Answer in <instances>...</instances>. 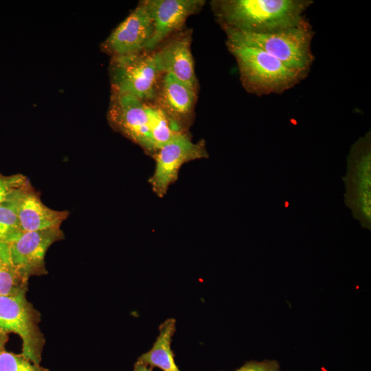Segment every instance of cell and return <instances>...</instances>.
<instances>
[{"label": "cell", "mask_w": 371, "mask_h": 371, "mask_svg": "<svg viewBox=\"0 0 371 371\" xmlns=\"http://www.w3.org/2000/svg\"><path fill=\"white\" fill-rule=\"evenodd\" d=\"M311 0H225L216 3L224 27L251 33H270L299 25Z\"/></svg>", "instance_id": "obj_1"}, {"label": "cell", "mask_w": 371, "mask_h": 371, "mask_svg": "<svg viewBox=\"0 0 371 371\" xmlns=\"http://www.w3.org/2000/svg\"><path fill=\"white\" fill-rule=\"evenodd\" d=\"M227 43L261 49L293 70L308 75L314 60L311 42L314 32L306 19L299 25L270 33H251L224 27Z\"/></svg>", "instance_id": "obj_2"}, {"label": "cell", "mask_w": 371, "mask_h": 371, "mask_svg": "<svg viewBox=\"0 0 371 371\" xmlns=\"http://www.w3.org/2000/svg\"><path fill=\"white\" fill-rule=\"evenodd\" d=\"M227 45L237 61L243 87L258 96L282 93L307 76L260 48L242 44Z\"/></svg>", "instance_id": "obj_3"}, {"label": "cell", "mask_w": 371, "mask_h": 371, "mask_svg": "<svg viewBox=\"0 0 371 371\" xmlns=\"http://www.w3.org/2000/svg\"><path fill=\"white\" fill-rule=\"evenodd\" d=\"M162 74L157 52L113 56L111 77L113 93L131 95L144 101L155 98Z\"/></svg>", "instance_id": "obj_4"}, {"label": "cell", "mask_w": 371, "mask_h": 371, "mask_svg": "<svg viewBox=\"0 0 371 371\" xmlns=\"http://www.w3.org/2000/svg\"><path fill=\"white\" fill-rule=\"evenodd\" d=\"M347 172L342 178L346 187V205L362 227L371 229V133L361 137L348 156Z\"/></svg>", "instance_id": "obj_5"}, {"label": "cell", "mask_w": 371, "mask_h": 371, "mask_svg": "<svg viewBox=\"0 0 371 371\" xmlns=\"http://www.w3.org/2000/svg\"><path fill=\"white\" fill-rule=\"evenodd\" d=\"M41 314L26 298L0 295V330L14 333L22 341L21 354L35 364H40L45 338L40 328Z\"/></svg>", "instance_id": "obj_6"}, {"label": "cell", "mask_w": 371, "mask_h": 371, "mask_svg": "<svg viewBox=\"0 0 371 371\" xmlns=\"http://www.w3.org/2000/svg\"><path fill=\"white\" fill-rule=\"evenodd\" d=\"M207 157L204 146L195 144L181 133L155 152L156 166L150 179L153 190L162 196L177 179L185 163Z\"/></svg>", "instance_id": "obj_7"}, {"label": "cell", "mask_w": 371, "mask_h": 371, "mask_svg": "<svg viewBox=\"0 0 371 371\" xmlns=\"http://www.w3.org/2000/svg\"><path fill=\"white\" fill-rule=\"evenodd\" d=\"M64 233L60 227L22 232L7 243L12 260L20 272L27 278L47 273L45 256L49 247L63 240Z\"/></svg>", "instance_id": "obj_8"}, {"label": "cell", "mask_w": 371, "mask_h": 371, "mask_svg": "<svg viewBox=\"0 0 371 371\" xmlns=\"http://www.w3.org/2000/svg\"><path fill=\"white\" fill-rule=\"evenodd\" d=\"M112 126L140 146L154 151L150 134L148 106L131 95L113 93L109 111Z\"/></svg>", "instance_id": "obj_9"}, {"label": "cell", "mask_w": 371, "mask_h": 371, "mask_svg": "<svg viewBox=\"0 0 371 371\" xmlns=\"http://www.w3.org/2000/svg\"><path fill=\"white\" fill-rule=\"evenodd\" d=\"M153 32V19L143 1L112 32L102 47L113 56L139 53L145 50Z\"/></svg>", "instance_id": "obj_10"}, {"label": "cell", "mask_w": 371, "mask_h": 371, "mask_svg": "<svg viewBox=\"0 0 371 371\" xmlns=\"http://www.w3.org/2000/svg\"><path fill=\"white\" fill-rule=\"evenodd\" d=\"M153 21V32L145 51L153 50L169 34L180 28L187 18L203 4L201 0L145 1Z\"/></svg>", "instance_id": "obj_11"}, {"label": "cell", "mask_w": 371, "mask_h": 371, "mask_svg": "<svg viewBox=\"0 0 371 371\" xmlns=\"http://www.w3.org/2000/svg\"><path fill=\"white\" fill-rule=\"evenodd\" d=\"M68 211L55 210L46 206L29 181L21 189L18 202V216L23 232L60 227Z\"/></svg>", "instance_id": "obj_12"}, {"label": "cell", "mask_w": 371, "mask_h": 371, "mask_svg": "<svg viewBox=\"0 0 371 371\" xmlns=\"http://www.w3.org/2000/svg\"><path fill=\"white\" fill-rule=\"evenodd\" d=\"M190 43V36H179L156 52L162 73L170 74L195 89L196 82Z\"/></svg>", "instance_id": "obj_13"}, {"label": "cell", "mask_w": 371, "mask_h": 371, "mask_svg": "<svg viewBox=\"0 0 371 371\" xmlns=\"http://www.w3.org/2000/svg\"><path fill=\"white\" fill-rule=\"evenodd\" d=\"M159 95L161 109L176 122L190 113L196 98L195 89L170 74H164Z\"/></svg>", "instance_id": "obj_14"}, {"label": "cell", "mask_w": 371, "mask_h": 371, "mask_svg": "<svg viewBox=\"0 0 371 371\" xmlns=\"http://www.w3.org/2000/svg\"><path fill=\"white\" fill-rule=\"evenodd\" d=\"M159 329V335L152 348L137 360L152 368H159L162 371H181L175 363L171 349L172 338L176 330L175 319H167Z\"/></svg>", "instance_id": "obj_15"}, {"label": "cell", "mask_w": 371, "mask_h": 371, "mask_svg": "<svg viewBox=\"0 0 371 371\" xmlns=\"http://www.w3.org/2000/svg\"><path fill=\"white\" fill-rule=\"evenodd\" d=\"M27 279L13 263L7 243L0 242V295L16 296L26 294Z\"/></svg>", "instance_id": "obj_16"}, {"label": "cell", "mask_w": 371, "mask_h": 371, "mask_svg": "<svg viewBox=\"0 0 371 371\" xmlns=\"http://www.w3.org/2000/svg\"><path fill=\"white\" fill-rule=\"evenodd\" d=\"M148 115L151 142L156 152L181 131L177 122L161 108L148 106Z\"/></svg>", "instance_id": "obj_17"}, {"label": "cell", "mask_w": 371, "mask_h": 371, "mask_svg": "<svg viewBox=\"0 0 371 371\" xmlns=\"http://www.w3.org/2000/svg\"><path fill=\"white\" fill-rule=\"evenodd\" d=\"M23 186L0 202V242L9 243L23 232L19 221L18 202Z\"/></svg>", "instance_id": "obj_18"}, {"label": "cell", "mask_w": 371, "mask_h": 371, "mask_svg": "<svg viewBox=\"0 0 371 371\" xmlns=\"http://www.w3.org/2000/svg\"><path fill=\"white\" fill-rule=\"evenodd\" d=\"M0 371H49L48 369L30 361L22 354L8 352L0 354Z\"/></svg>", "instance_id": "obj_19"}, {"label": "cell", "mask_w": 371, "mask_h": 371, "mask_svg": "<svg viewBox=\"0 0 371 371\" xmlns=\"http://www.w3.org/2000/svg\"><path fill=\"white\" fill-rule=\"evenodd\" d=\"M28 181L29 180L21 174L4 176L0 173V202L4 201Z\"/></svg>", "instance_id": "obj_20"}, {"label": "cell", "mask_w": 371, "mask_h": 371, "mask_svg": "<svg viewBox=\"0 0 371 371\" xmlns=\"http://www.w3.org/2000/svg\"><path fill=\"white\" fill-rule=\"evenodd\" d=\"M234 371H281L275 361H249Z\"/></svg>", "instance_id": "obj_21"}, {"label": "cell", "mask_w": 371, "mask_h": 371, "mask_svg": "<svg viewBox=\"0 0 371 371\" xmlns=\"http://www.w3.org/2000/svg\"><path fill=\"white\" fill-rule=\"evenodd\" d=\"M133 371H153V368L144 364V363L137 360V361L134 364Z\"/></svg>", "instance_id": "obj_22"}, {"label": "cell", "mask_w": 371, "mask_h": 371, "mask_svg": "<svg viewBox=\"0 0 371 371\" xmlns=\"http://www.w3.org/2000/svg\"><path fill=\"white\" fill-rule=\"evenodd\" d=\"M8 339V335L0 330V354L5 350Z\"/></svg>", "instance_id": "obj_23"}]
</instances>
